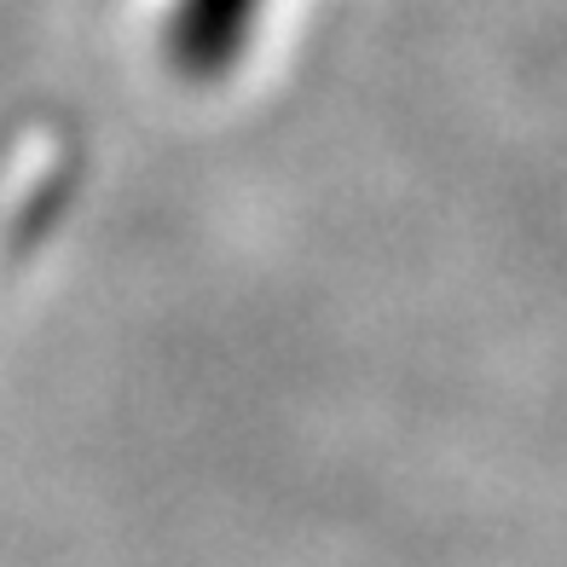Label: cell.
<instances>
[{"mask_svg":"<svg viewBox=\"0 0 567 567\" xmlns=\"http://www.w3.org/2000/svg\"><path fill=\"white\" fill-rule=\"evenodd\" d=\"M255 0H192L186 12V53L197 64H220L231 47H238V30L249 18Z\"/></svg>","mask_w":567,"mask_h":567,"instance_id":"cell-1","label":"cell"}]
</instances>
